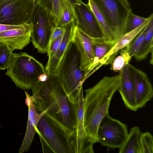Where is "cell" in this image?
<instances>
[{
    "label": "cell",
    "instance_id": "ac0fdd59",
    "mask_svg": "<svg viewBox=\"0 0 153 153\" xmlns=\"http://www.w3.org/2000/svg\"><path fill=\"white\" fill-rule=\"evenodd\" d=\"M76 26L74 21H72L62 27L65 29V32L60 45L55 53L47 62L45 67L47 74H56L61 58L69 43L72 40Z\"/></svg>",
    "mask_w": 153,
    "mask_h": 153
},
{
    "label": "cell",
    "instance_id": "6da1fadb",
    "mask_svg": "<svg viewBox=\"0 0 153 153\" xmlns=\"http://www.w3.org/2000/svg\"><path fill=\"white\" fill-rule=\"evenodd\" d=\"M31 96L38 114L44 112L65 127L75 132L76 115L74 103L56 74L46 75L33 85Z\"/></svg>",
    "mask_w": 153,
    "mask_h": 153
},
{
    "label": "cell",
    "instance_id": "f1b7e54d",
    "mask_svg": "<svg viewBox=\"0 0 153 153\" xmlns=\"http://www.w3.org/2000/svg\"><path fill=\"white\" fill-rule=\"evenodd\" d=\"M146 26L127 46L129 54L132 57L136 52L145 37Z\"/></svg>",
    "mask_w": 153,
    "mask_h": 153
},
{
    "label": "cell",
    "instance_id": "9a60e30c",
    "mask_svg": "<svg viewBox=\"0 0 153 153\" xmlns=\"http://www.w3.org/2000/svg\"><path fill=\"white\" fill-rule=\"evenodd\" d=\"M128 63L119 72L120 85L118 91L126 107L135 111L138 109L136 102L134 84L129 70Z\"/></svg>",
    "mask_w": 153,
    "mask_h": 153
},
{
    "label": "cell",
    "instance_id": "ffe728a7",
    "mask_svg": "<svg viewBox=\"0 0 153 153\" xmlns=\"http://www.w3.org/2000/svg\"><path fill=\"white\" fill-rule=\"evenodd\" d=\"M145 37L133 56L138 61L144 59L153 49V18L146 26Z\"/></svg>",
    "mask_w": 153,
    "mask_h": 153
},
{
    "label": "cell",
    "instance_id": "d6a6232c",
    "mask_svg": "<svg viewBox=\"0 0 153 153\" xmlns=\"http://www.w3.org/2000/svg\"><path fill=\"white\" fill-rule=\"evenodd\" d=\"M125 7L130 8V6L128 0H119Z\"/></svg>",
    "mask_w": 153,
    "mask_h": 153
},
{
    "label": "cell",
    "instance_id": "836d02e7",
    "mask_svg": "<svg viewBox=\"0 0 153 153\" xmlns=\"http://www.w3.org/2000/svg\"><path fill=\"white\" fill-rule=\"evenodd\" d=\"M153 49H152L150 53H151V59H150V61H149V62H150V63L152 65H153Z\"/></svg>",
    "mask_w": 153,
    "mask_h": 153
},
{
    "label": "cell",
    "instance_id": "e0dca14e",
    "mask_svg": "<svg viewBox=\"0 0 153 153\" xmlns=\"http://www.w3.org/2000/svg\"><path fill=\"white\" fill-rule=\"evenodd\" d=\"M153 18V14L152 13L149 16L148 19L147 21L134 29L121 35L103 58L101 65L111 64L118 52L128 46Z\"/></svg>",
    "mask_w": 153,
    "mask_h": 153
},
{
    "label": "cell",
    "instance_id": "484cf974",
    "mask_svg": "<svg viewBox=\"0 0 153 153\" xmlns=\"http://www.w3.org/2000/svg\"><path fill=\"white\" fill-rule=\"evenodd\" d=\"M13 51L8 45L0 42V70L7 69L9 66Z\"/></svg>",
    "mask_w": 153,
    "mask_h": 153
},
{
    "label": "cell",
    "instance_id": "4dcf8cb0",
    "mask_svg": "<svg viewBox=\"0 0 153 153\" xmlns=\"http://www.w3.org/2000/svg\"><path fill=\"white\" fill-rule=\"evenodd\" d=\"M65 32V29L63 27L60 26L53 27L50 38L48 47L54 40L63 34Z\"/></svg>",
    "mask_w": 153,
    "mask_h": 153
},
{
    "label": "cell",
    "instance_id": "52a82bcc",
    "mask_svg": "<svg viewBox=\"0 0 153 153\" xmlns=\"http://www.w3.org/2000/svg\"><path fill=\"white\" fill-rule=\"evenodd\" d=\"M35 5L30 0H0V24L30 23Z\"/></svg>",
    "mask_w": 153,
    "mask_h": 153
},
{
    "label": "cell",
    "instance_id": "7402d4cb",
    "mask_svg": "<svg viewBox=\"0 0 153 153\" xmlns=\"http://www.w3.org/2000/svg\"><path fill=\"white\" fill-rule=\"evenodd\" d=\"M88 4L99 23L103 38L107 42L114 44L115 42L112 32L105 16L93 0H88Z\"/></svg>",
    "mask_w": 153,
    "mask_h": 153
},
{
    "label": "cell",
    "instance_id": "1f68e13d",
    "mask_svg": "<svg viewBox=\"0 0 153 153\" xmlns=\"http://www.w3.org/2000/svg\"><path fill=\"white\" fill-rule=\"evenodd\" d=\"M26 23L19 25H12L0 24V33L5 31L16 29H19L24 27Z\"/></svg>",
    "mask_w": 153,
    "mask_h": 153
},
{
    "label": "cell",
    "instance_id": "277c9868",
    "mask_svg": "<svg viewBox=\"0 0 153 153\" xmlns=\"http://www.w3.org/2000/svg\"><path fill=\"white\" fill-rule=\"evenodd\" d=\"M46 74L43 64L26 52L12 53L5 74L17 87L25 90L31 89L33 84Z\"/></svg>",
    "mask_w": 153,
    "mask_h": 153
},
{
    "label": "cell",
    "instance_id": "d4e9b609",
    "mask_svg": "<svg viewBox=\"0 0 153 153\" xmlns=\"http://www.w3.org/2000/svg\"><path fill=\"white\" fill-rule=\"evenodd\" d=\"M131 58L126 46L121 50L120 55L115 57L111 64V69L114 71L119 72L129 63Z\"/></svg>",
    "mask_w": 153,
    "mask_h": 153
},
{
    "label": "cell",
    "instance_id": "5bb4252c",
    "mask_svg": "<svg viewBox=\"0 0 153 153\" xmlns=\"http://www.w3.org/2000/svg\"><path fill=\"white\" fill-rule=\"evenodd\" d=\"M31 30V23H28L21 28L2 32L0 33V42L8 45L13 51L22 50L30 41Z\"/></svg>",
    "mask_w": 153,
    "mask_h": 153
},
{
    "label": "cell",
    "instance_id": "9c48e42d",
    "mask_svg": "<svg viewBox=\"0 0 153 153\" xmlns=\"http://www.w3.org/2000/svg\"><path fill=\"white\" fill-rule=\"evenodd\" d=\"M128 134L126 124L111 117L108 113L104 117L97 131L99 143L110 149L119 148Z\"/></svg>",
    "mask_w": 153,
    "mask_h": 153
},
{
    "label": "cell",
    "instance_id": "4316f807",
    "mask_svg": "<svg viewBox=\"0 0 153 153\" xmlns=\"http://www.w3.org/2000/svg\"><path fill=\"white\" fill-rule=\"evenodd\" d=\"M140 144L141 153H153V138L150 132L141 134Z\"/></svg>",
    "mask_w": 153,
    "mask_h": 153
},
{
    "label": "cell",
    "instance_id": "8fae6325",
    "mask_svg": "<svg viewBox=\"0 0 153 153\" xmlns=\"http://www.w3.org/2000/svg\"><path fill=\"white\" fill-rule=\"evenodd\" d=\"M76 124L75 131V153H94L93 144L87 139L84 125V97L82 85L74 102Z\"/></svg>",
    "mask_w": 153,
    "mask_h": 153
},
{
    "label": "cell",
    "instance_id": "d6986e66",
    "mask_svg": "<svg viewBox=\"0 0 153 153\" xmlns=\"http://www.w3.org/2000/svg\"><path fill=\"white\" fill-rule=\"evenodd\" d=\"M141 132L137 126L132 128L124 143L119 149V153H141L140 140Z\"/></svg>",
    "mask_w": 153,
    "mask_h": 153
},
{
    "label": "cell",
    "instance_id": "d590c367",
    "mask_svg": "<svg viewBox=\"0 0 153 153\" xmlns=\"http://www.w3.org/2000/svg\"><path fill=\"white\" fill-rule=\"evenodd\" d=\"M31 1H32V2L35 3V2H36V0H30Z\"/></svg>",
    "mask_w": 153,
    "mask_h": 153
},
{
    "label": "cell",
    "instance_id": "7a4b0ae2",
    "mask_svg": "<svg viewBox=\"0 0 153 153\" xmlns=\"http://www.w3.org/2000/svg\"><path fill=\"white\" fill-rule=\"evenodd\" d=\"M118 74L106 76L92 87L85 90L84 97V125L87 140L93 144L99 142L97 131L105 115L108 113L111 100L118 91Z\"/></svg>",
    "mask_w": 153,
    "mask_h": 153
},
{
    "label": "cell",
    "instance_id": "2e32d148",
    "mask_svg": "<svg viewBox=\"0 0 153 153\" xmlns=\"http://www.w3.org/2000/svg\"><path fill=\"white\" fill-rule=\"evenodd\" d=\"M26 95L25 103L28 107V118L26 129L22 144L19 150V153L28 151L34 140L36 132V128L38 122L45 112L38 114L34 106L31 96L25 91Z\"/></svg>",
    "mask_w": 153,
    "mask_h": 153
},
{
    "label": "cell",
    "instance_id": "603a6c76",
    "mask_svg": "<svg viewBox=\"0 0 153 153\" xmlns=\"http://www.w3.org/2000/svg\"><path fill=\"white\" fill-rule=\"evenodd\" d=\"M94 60L93 68L100 64L114 44L106 41L103 38H92Z\"/></svg>",
    "mask_w": 153,
    "mask_h": 153
},
{
    "label": "cell",
    "instance_id": "e575fe53",
    "mask_svg": "<svg viewBox=\"0 0 153 153\" xmlns=\"http://www.w3.org/2000/svg\"><path fill=\"white\" fill-rule=\"evenodd\" d=\"M74 5L76 3L79 2L81 0H68Z\"/></svg>",
    "mask_w": 153,
    "mask_h": 153
},
{
    "label": "cell",
    "instance_id": "83f0119b",
    "mask_svg": "<svg viewBox=\"0 0 153 153\" xmlns=\"http://www.w3.org/2000/svg\"><path fill=\"white\" fill-rule=\"evenodd\" d=\"M148 19L136 15L131 10L128 15L126 24V33L135 28Z\"/></svg>",
    "mask_w": 153,
    "mask_h": 153
},
{
    "label": "cell",
    "instance_id": "ba28073f",
    "mask_svg": "<svg viewBox=\"0 0 153 153\" xmlns=\"http://www.w3.org/2000/svg\"><path fill=\"white\" fill-rule=\"evenodd\" d=\"M106 19L112 30L115 42L126 33L127 19L131 8L119 0H93Z\"/></svg>",
    "mask_w": 153,
    "mask_h": 153
},
{
    "label": "cell",
    "instance_id": "30bf717a",
    "mask_svg": "<svg viewBox=\"0 0 153 153\" xmlns=\"http://www.w3.org/2000/svg\"><path fill=\"white\" fill-rule=\"evenodd\" d=\"M76 27L92 38H103L98 21L88 4L81 0L74 5Z\"/></svg>",
    "mask_w": 153,
    "mask_h": 153
},
{
    "label": "cell",
    "instance_id": "cb8c5ba5",
    "mask_svg": "<svg viewBox=\"0 0 153 153\" xmlns=\"http://www.w3.org/2000/svg\"><path fill=\"white\" fill-rule=\"evenodd\" d=\"M62 16L60 27H62L75 19L74 6L68 0H61Z\"/></svg>",
    "mask_w": 153,
    "mask_h": 153
},
{
    "label": "cell",
    "instance_id": "5b68a950",
    "mask_svg": "<svg viewBox=\"0 0 153 153\" xmlns=\"http://www.w3.org/2000/svg\"><path fill=\"white\" fill-rule=\"evenodd\" d=\"M80 54L72 41L69 42L57 69V74L64 84L71 101L74 103L86 77L80 68Z\"/></svg>",
    "mask_w": 153,
    "mask_h": 153
},
{
    "label": "cell",
    "instance_id": "4fadbf2b",
    "mask_svg": "<svg viewBox=\"0 0 153 153\" xmlns=\"http://www.w3.org/2000/svg\"><path fill=\"white\" fill-rule=\"evenodd\" d=\"M134 84L136 102L138 109L144 107L153 97L152 84L146 74L128 64Z\"/></svg>",
    "mask_w": 153,
    "mask_h": 153
},
{
    "label": "cell",
    "instance_id": "3957f363",
    "mask_svg": "<svg viewBox=\"0 0 153 153\" xmlns=\"http://www.w3.org/2000/svg\"><path fill=\"white\" fill-rule=\"evenodd\" d=\"M44 153H75V132L65 127L47 113L36 128Z\"/></svg>",
    "mask_w": 153,
    "mask_h": 153
},
{
    "label": "cell",
    "instance_id": "f546056e",
    "mask_svg": "<svg viewBox=\"0 0 153 153\" xmlns=\"http://www.w3.org/2000/svg\"><path fill=\"white\" fill-rule=\"evenodd\" d=\"M63 34L54 40L49 46L47 52L48 57V61L51 60L57 51L62 39Z\"/></svg>",
    "mask_w": 153,
    "mask_h": 153
},
{
    "label": "cell",
    "instance_id": "44dd1931",
    "mask_svg": "<svg viewBox=\"0 0 153 153\" xmlns=\"http://www.w3.org/2000/svg\"><path fill=\"white\" fill-rule=\"evenodd\" d=\"M36 5L46 10L54 26H60L62 12L61 0H36Z\"/></svg>",
    "mask_w": 153,
    "mask_h": 153
},
{
    "label": "cell",
    "instance_id": "8992f818",
    "mask_svg": "<svg viewBox=\"0 0 153 153\" xmlns=\"http://www.w3.org/2000/svg\"><path fill=\"white\" fill-rule=\"evenodd\" d=\"M30 23V41L38 52L47 53L53 25L47 11L35 5Z\"/></svg>",
    "mask_w": 153,
    "mask_h": 153
},
{
    "label": "cell",
    "instance_id": "7c38bea8",
    "mask_svg": "<svg viewBox=\"0 0 153 153\" xmlns=\"http://www.w3.org/2000/svg\"><path fill=\"white\" fill-rule=\"evenodd\" d=\"M72 41L76 45L79 53L80 68L85 73L86 77L94 69V55L92 38L76 26Z\"/></svg>",
    "mask_w": 153,
    "mask_h": 153
}]
</instances>
